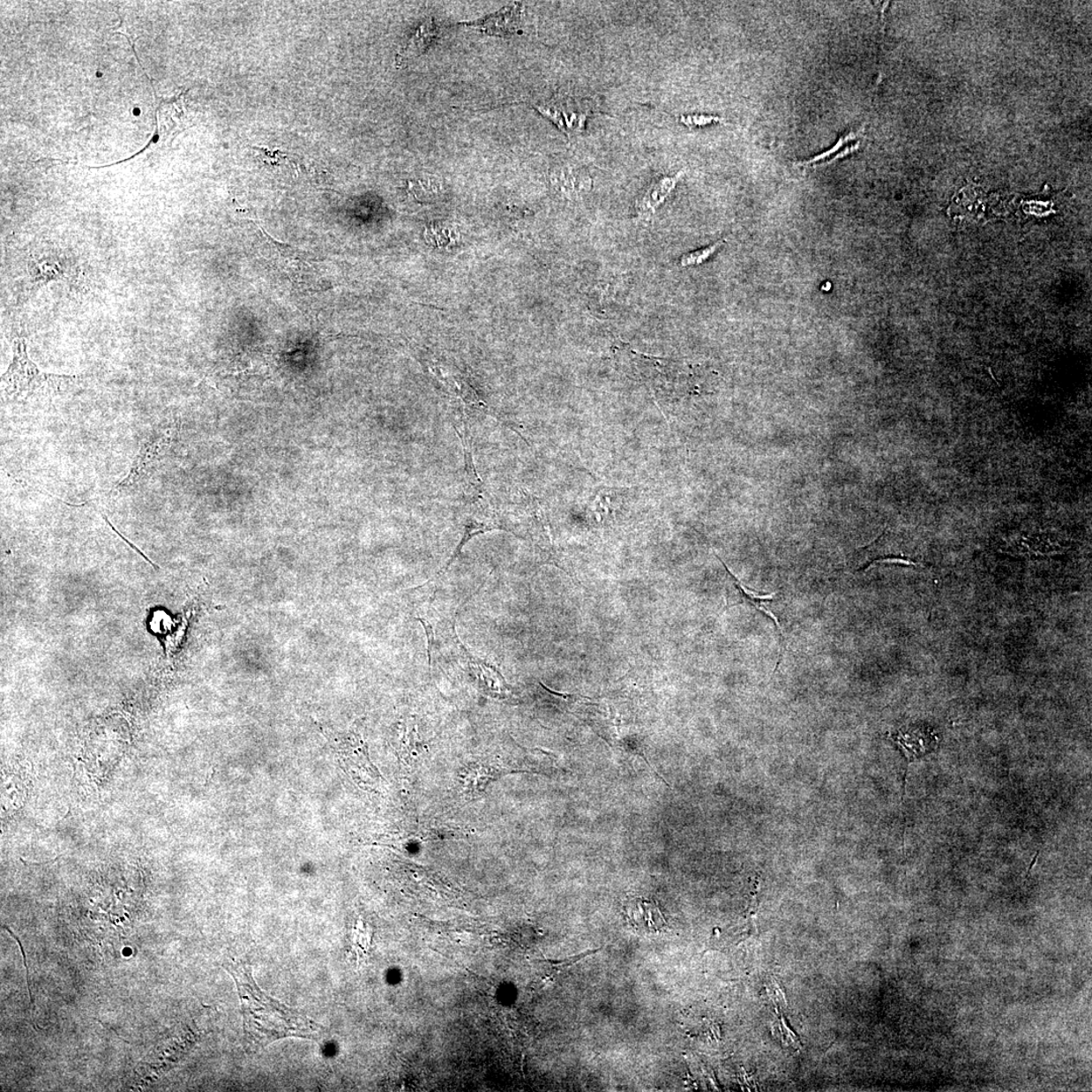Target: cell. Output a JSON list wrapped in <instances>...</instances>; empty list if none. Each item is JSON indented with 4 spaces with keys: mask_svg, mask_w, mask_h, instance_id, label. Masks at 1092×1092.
<instances>
[{
    "mask_svg": "<svg viewBox=\"0 0 1092 1092\" xmlns=\"http://www.w3.org/2000/svg\"><path fill=\"white\" fill-rule=\"evenodd\" d=\"M224 969L236 984L243 1015L244 1047L257 1052L275 1041L290 1038L315 1039L324 1028L295 1008L283 1005L255 983L251 966L231 963Z\"/></svg>",
    "mask_w": 1092,
    "mask_h": 1092,
    "instance_id": "1",
    "label": "cell"
},
{
    "mask_svg": "<svg viewBox=\"0 0 1092 1092\" xmlns=\"http://www.w3.org/2000/svg\"><path fill=\"white\" fill-rule=\"evenodd\" d=\"M600 950H601V949L587 950V951H586V952H584V953H582V954H580V955H578V956H572V957H569V958H565V959H564V960H556V961H555V960H548V961H545V962H548V963H550V964H551V965H554V966H569V965H572V964H575V963L579 962V961L583 960V959H585V958H586V957H587V956L594 955V954L598 953Z\"/></svg>",
    "mask_w": 1092,
    "mask_h": 1092,
    "instance_id": "16",
    "label": "cell"
},
{
    "mask_svg": "<svg viewBox=\"0 0 1092 1092\" xmlns=\"http://www.w3.org/2000/svg\"><path fill=\"white\" fill-rule=\"evenodd\" d=\"M724 244H725V240L722 239V240L717 241L716 243L714 244L699 249V251H695L692 252L684 254L680 261L681 266L689 267V266L702 265L703 262L708 260L712 257V255H714L718 251V249H720Z\"/></svg>",
    "mask_w": 1092,
    "mask_h": 1092,
    "instance_id": "12",
    "label": "cell"
},
{
    "mask_svg": "<svg viewBox=\"0 0 1092 1092\" xmlns=\"http://www.w3.org/2000/svg\"><path fill=\"white\" fill-rule=\"evenodd\" d=\"M680 122L684 124H686V126L689 128H702V127L709 126V124L715 123H728V122L722 119V117L721 116H709V115L682 116Z\"/></svg>",
    "mask_w": 1092,
    "mask_h": 1092,
    "instance_id": "14",
    "label": "cell"
},
{
    "mask_svg": "<svg viewBox=\"0 0 1092 1092\" xmlns=\"http://www.w3.org/2000/svg\"><path fill=\"white\" fill-rule=\"evenodd\" d=\"M102 75H103V74H102V72H101V71L96 72V78H98V79H101V78H102Z\"/></svg>",
    "mask_w": 1092,
    "mask_h": 1092,
    "instance_id": "19",
    "label": "cell"
},
{
    "mask_svg": "<svg viewBox=\"0 0 1092 1092\" xmlns=\"http://www.w3.org/2000/svg\"><path fill=\"white\" fill-rule=\"evenodd\" d=\"M71 377L51 375L41 371L27 355L22 337L12 341V361L2 378L6 398L27 400L56 395L72 382Z\"/></svg>",
    "mask_w": 1092,
    "mask_h": 1092,
    "instance_id": "2",
    "label": "cell"
},
{
    "mask_svg": "<svg viewBox=\"0 0 1092 1092\" xmlns=\"http://www.w3.org/2000/svg\"><path fill=\"white\" fill-rule=\"evenodd\" d=\"M438 34V26H435L433 19L423 20L417 29L412 32L411 36L408 38L402 49L400 50L397 56L398 67L406 66L411 60L425 53L437 39Z\"/></svg>",
    "mask_w": 1092,
    "mask_h": 1092,
    "instance_id": "8",
    "label": "cell"
},
{
    "mask_svg": "<svg viewBox=\"0 0 1092 1092\" xmlns=\"http://www.w3.org/2000/svg\"><path fill=\"white\" fill-rule=\"evenodd\" d=\"M863 131H864V130H862V131H858V132H856V133H855V132H849V133H848V134H847V135H845V136H841V137L840 138L839 141L835 143L834 146V147H832L831 149H829V150H827V151L824 152V153H821V154H819V155H818V156H815V157H813V158L810 159V161H801V162L794 163V165H795V166H799V168H808V166H810V165H812V164H817V163H819V162H820V161H827V159H831V157H832L834 154H835V153H836V152H839L841 148H844V146H845V145H846L847 143H849V142H852V141L856 140V138H858V137L860 136V134L863 132Z\"/></svg>",
    "mask_w": 1092,
    "mask_h": 1092,
    "instance_id": "13",
    "label": "cell"
},
{
    "mask_svg": "<svg viewBox=\"0 0 1092 1092\" xmlns=\"http://www.w3.org/2000/svg\"><path fill=\"white\" fill-rule=\"evenodd\" d=\"M685 171L686 169H683L675 176H661L647 186L637 200L638 215L641 221L648 222L654 218L656 210L670 196L677 183L685 175Z\"/></svg>",
    "mask_w": 1092,
    "mask_h": 1092,
    "instance_id": "6",
    "label": "cell"
},
{
    "mask_svg": "<svg viewBox=\"0 0 1092 1092\" xmlns=\"http://www.w3.org/2000/svg\"><path fill=\"white\" fill-rule=\"evenodd\" d=\"M417 620H418V621L420 622V624H421V625H423V626L424 627V632H425V634H426V639H427L428 666H430V674H431V667H432V649H433V647H434V642H435V632H434V627H433V625L430 624V621H428L427 619H424V618H421V617H420V618H417Z\"/></svg>",
    "mask_w": 1092,
    "mask_h": 1092,
    "instance_id": "15",
    "label": "cell"
},
{
    "mask_svg": "<svg viewBox=\"0 0 1092 1092\" xmlns=\"http://www.w3.org/2000/svg\"><path fill=\"white\" fill-rule=\"evenodd\" d=\"M467 655L468 660L476 668L475 673L476 677H478L480 687L492 697L500 698V699L507 697L509 686L499 670L478 658H473L469 653H467Z\"/></svg>",
    "mask_w": 1092,
    "mask_h": 1092,
    "instance_id": "11",
    "label": "cell"
},
{
    "mask_svg": "<svg viewBox=\"0 0 1092 1092\" xmlns=\"http://www.w3.org/2000/svg\"><path fill=\"white\" fill-rule=\"evenodd\" d=\"M552 185L564 195L576 198L590 191L592 181L584 168L575 165L559 166L551 171Z\"/></svg>",
    "mask_w": 1092,
    "mask_h": 1092,
    "instance_id": "7",
    "label": "cell"
},
{
    "mask_svg": "<svg viewBox=\"0 0 1092 1092\" xmlns=\"http://www.w3.org/2000/svg\"><path fill=\"white\" fill-rule=\"evenodd\" d=\"M178 428L171 425L165 430L157 431L145 441L135 456L132 466L126 476L116 486L115 494L127 492L140 485L148 478L170 451L176 438Z\"/></svg>",
    "mask_w": 1092,
    "mask_h": 1092,
    "instance_id": "3",
    "label": "cell"
},
{
    "mask_svg": "<svg viewBox=\"0 0 1092 1092\" xmlns=\"http://www.w3.org/2000/svg\"><path fill=\"white\" fill-rule=\"evenodd\" d=\"M133 114H134L135 116H140V115H141V109H140L139 108H135L133 109Z\"/></svg>",
    "mask_w": 1092,
    "mask_h": 1092,
    "instance_id": "18",
    "label": "cell"
},
{
    "mask_svg": "<svg viewBox=\"0 0 1092 1092\" xmlns=\"http://www.w3.org/2000/svg\"><path fill=\"white\" fill-rule=\"evenodd\" d=\"M522 5L513 4L478 22L467 24L493 36H507L520 29Z\"/></svg>",
    "mask_w": 1092,
    "mask_h": 1092,
    "instance_id": "9",
    "label": "cell"
},
{
    "mask_svg": "<svg viewBox=\"0 0 1092 1092\" xmlns=\"http://www.w3.org/2000/svg\"><path fill=\"white\" fill-rule=\"evenodd\" d=\"M535 108L569 137L584 132L587 116L591 114V108L587 102L563 94H557Z\"/></svg>",
    "mask_w": 1092,
    "mask_h": 1092,
    "instance_id": "4",
    "label": "cell"
},
{
    "mask_svg": "<svg viewBox=\"0 0 1092 1092\" xmlns=\"http://www.w3.org/2000/svg\"><path fill=\"white\" fill-rule=\"evenodd\" d=\"M626 911L629 922L638 931L656 932L666 925L665 917L654 902L642 900L631 901Z\"/></svg>",
    "mask_w": 1092,
    "mask_h": 1092,
    "instance_id": "10",
    "label": "cell"
},
{
    "mask_svg": "<svg viewBox=\"0 0 1092 1092\" xmlns=\"http://www.w3.org/2000/svg\"><path fill=\"white\" fill-rule=\"evenodd\" d=\"M716 557L723 565L724 569L727 570L729 577L728 608L741 604L752 606L753 610H757L758 611L764 613L765 617L772 619L774 621V625H776L780 637V653L777 667L775 669L776 673L780 662L782 661L783 653L787 647L786 639L784 637L782 628L780 626V622L775 615L768 610V604L773 602L774 596H775L776 594L771 593L768 594V595H757L756 593L750 591L748 587H745L741 583V580H739L734 573L731 572V571L728 568V565L722 562V559L720 557Z\"/></svg>",
    "mask_w": 1092,
    "mask_h": 1092,
    "instance_id": "5",
    "label": "cell"
},
{
    "mask_svg": "<svg viewBox=\"0 0 1092 1092\" xmlns=\"http://www.w3.org/2000/svg\"><path fill=\"white\" fill-rule=\"evenodd\" d=\"M3 928H4V930L8 931L10 932L11 936L13 939H16V941H17V943H18V944H19V946L20 951H22L23 957H24V963H25L26 971L27 988H29V994H30V998H31V1004H32V1006H33V1007H32V1013H33V1011H34V999H33V995H32L31 987H30L29 967H27V964H26V953H25V950H24V946H23L22 943H20V941H19V938L15 935V932H13L11 930H10V929H9V927H8V925H3Z\"/></svg>",
    "mask_w": 1092,
    "mask_h": 1092,
    "instance_id": "17",
    "label": "cell"
}]
</instances>
